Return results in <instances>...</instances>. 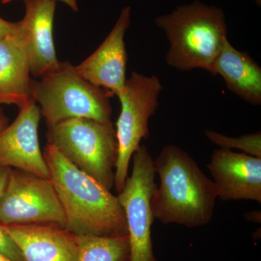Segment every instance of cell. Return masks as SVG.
I'll use <instances>...</instances> for the list:
<instances>
[{
	"label": "cell",
	"instance_id": "1",
	"mask_svg": "<svg viewBox=\"0 0 261 261\" xmlns=\"http://www.w3.org/2000/svg\"><path fill=\"white\" fill-rule=\"evenodd\" d=\"M43 154L64 211L65 229L76 236L128 234L124 211L111 190L81 171L50 144L47 143Z\"/></svg>",
	"mask_w": 261,
	"mask_h": 261
},
{
	"label": "cell",
	"instance_id": "2",
	"mask_svg": "<svg viewBox=\"0 0 261 261\" xmlns=\"http://www.w3.org/2000/svg\"><path fill=\"white\" fill-rule=\"evenodd\" d=\"M153 163L160 178L151 201L154 219L188 228L209 224L218 199L217 187L191 155L177 146L167 145Z\"/></svg>",
	"mask_w": 261,
	"mask_h": 261
},
{
	"label": "cell",
	"instance_id": "3",
	"mask_svg": "<svg viewBox=\"0 0 261 261\" xmlns=\"http://www.w3.org/2000/svg\"><path fill=\"white\" fill-rule=\"evenodd\" d=\"M154 22L169 42L166 63L181 71L197 68L210 71L227 38L224 11L199 1L178 6Z\"/></svg>",
	"mask_w": 261,
	"mask_h": 261
},
{
	"label": "cell",
	"instance_id": "4",
	"mask_svg": "<svg viewBox=\"0 0 261 261\" xmlns=\"http://www.w3.org/2000/svg\"><path fill=\"white\" fill-rule=\"evenodd\" d=\"M30 94L47 127L71 118L111 121V94L86 80L69 62H61L39 80H31Z\"/></svg>",
	"mask_w": 261,
	"mask_h": 261
},
{
	"label": "cell",
	"instance_id": "5",
	"mask_svg": "<svg viewBox=\"0 0 261 261\" xmlns=\"http://www.w3.org/2000/svg\"><path fill=\"white\" fill-rule=\"evenodd\" d=\"M47 128L48 144L81 171L112 190L118 154L112 121L71 118Z\"/></svg>",
	"mask_w": 261,
	"mask_h": 261
},
{
	"label": "cell",
	"instance_id": "6",
	"mask_svg": "<svg viewBox=\"0 0 261 261\" xmlns=\"http://www.w3.org/2000/svg\"><path fill=\"white\" fill-rule=\"evenodd\" d=\"M163 85L155 75L134 71L118 94L121 110L116 122L118 154L115 171L114 188L119 193L128 176L133 154L142 140L149 136V121L159 106Z\"/></svg>",
	"mask_w": 261,
	"mask_h": 261
},
{
	"label": "cell",
	"instance_id": "7",
	"mask_svg": "<svg viewBox=\"0 0 261 261\" xmlns=\"http://www.w3.org/2000/svg\"><path fill=\"white\" fill-rule=\"evenodd\" d=\"M153 161L147 147L141 145L132 157V173L117 196L126 217L129 261H158L151 237L154 220L151 201L157 187Z\"/></svg>",
	"mask_w": 261,
	"mask_h": 261
},
{
	"label": "cell",
	"instance_id": "8",
	"mask_svg": "<svg viewBox=\"0 0 261 261\" xmlns=\"http://www.w3.org/2000/svg\"><path fill=\"white\" fill-rule=\"evenodd\" d=\"M53 224L65 228L64 211L53 183L13 169L0 197V225Z\"/></svg>",
	"mask_w": 261,
	"mask_h": 261
},
{
	"label": "cell",
	"instance_id": "9",
	"mask_svg": "<svg viewBox=\"0 0 261 261\" xmlns=\"http://www.w3.org/2000/svg\"><path fill=\"white\" fill-rule=\"evenodd\" d=\"M23 18L16 22L14 37L27 54L31 75L41 79L59 66L53 37L56 1L23 0Z\"/></svg>",
	"mask_w": 261,
	"mask_h": 261
},
{
	"label": "cell",
	"instance_id": "10",
	"mask_svg": "<svg viewBox=\"0 0 261 261\" xmlns=\"http://www.w3.org/2000/svg\"><path fill=\"white\" fill-rule=\"evenodd\" d=\"M40 108L33 99L20 108L15 121L0 132V166L49 178L39 142Z\"/></svg>",
	"mask_w": 261,
	"mask_h": 261
},
{
	"label": "cell",
	"instance_id": "11",
	"mask_svg": "<svg viewBox=\"0 0 261 261\" xmlns=\"http://www.w3.org/2000/svg\"><path fill=\"white\" fill-rule=\"evenodd\" d=\"M130 7L121 10L116 23L95 51L75 66L77 72L90 83L118 96L126 82L128 60L125 35L130 24Z\"/></svg>",
	"mask_w": 261,
	"mask_h": 261
},
{
	"label": "cell",
	"instance_id": "12",
	"mask_svg": "<svg viewBox=\"0 0 261 261\" xmlns=\"http://www.w3.org/2000/svg\"><path fill=\"white\" fill-rule=\"evenodd\" d=\"M207 167L220 200L260 203L261 158L220 148L215 149Z\"/></svg>",
	"mask_w": 261,
	"mask_h": 261
},
{
	"label": "cell",
	"instance_id": "13",
	"mask_svg": "<svg viewBox=\"0 0 261 261\" xmlns=\"http://www.w3.org/2000/svg\"><path fill=\"white\" fill-rule=\"evenodd\" d=\"M18 245L24 261H77L78 237L53 224L3 226Z\"/></svg>",
	"mask_w": 261,
	"mask_h": 261
},
{
	"label": "cell",
	"instance_id": "14",
	"mask_svg": "<svg viewBox=\"0 0 261 261\" xmlns=\"http://www.w3.org/2000/svg\"><path fill=\"white\" fill-rule=\"evenodd\" d=\"M210 73L221 75L226 87L252 106L261 104V68L245 51L225 39L211 65Z\"/></svg>",
	"mask_w": 261,
	"mask_h": 261
},
{
	"label": "cell",
	"instance_id": "15",
	"mask_svg": "<svg viewBox=\"0 0 261 261\" xmlns=\"http://www.w3.org/2000/svg\"><path fill=\"white\" fill-rule=\"evenodd\" d=\"M28 58L14 36L0 39V105L25 107L32 100Z\"/></svg>",
	"mask_w": 261,
	"mask_h": 261
},
{
	"label": "cell",
	"instance_id": "16",
	"mask_svg": "<svg viewBox=\"0 0 261 261\" xmlns=\"http://www.w3.org/2000/svg\"><path fill=\"white\" fill-rule=\"evenodd\" d=\"M77 237L79 242L77 261H129L128 235Z\"/></svg>",
	"mask_w": 261,
	"mask_h": 261
},
{
	"label": "cell",
	"instance_id": "17",
	"mask_svg": "<svg viewBox=\"0 0 261 261\" xmlns=\"http://www.w3.org/2000/svg\"><path fill=\"white\" fill-rule=\"evenodd\" d=\"M207 138L220 148L238 149L243 151L244 153L261 158V133L247 134L240 137H231L222 135L213 130L205 132Z\"/></svg>",
	"mask_w": 261,
	"mask_h": 261
},
{
	"label": "cell",
	"instance_id": "18",
	"mask_svg": "<svg viewBox=\"0 0 261 261\" xmlns=\"http://www.w3.org/2000/svg\"><path fill=\"white\" fill-rule=\"evenodd\" d=\"M0 255L12 261H24L18 245L0 225Z\"/></svg>",
	"mask_w": 261,
	"mask_h": 261
},
{
	"label": "cell",
	"instance_id": "19",
	"mask_svg": "<svg viewBox=\"0 0 261 261\" xmlns=\"http://www.w3.org/2000/svg\"><path fill=\"white\" fill-rule=\"evenodd\" d=\"M16 30V23L7 21L0 18V39L9 36L14 35Z\"/></svg>",
	"mask_w": 261,
	"mask_h": 261
},
{
	"label": "cell",
	"instance_id": "20",
	"mask_svg": "<svg viewBox=\"0 0 261 261\" xmlns=\"http://www.w3.org/2000/svg\"><path fill=\"white\" fill-rule=\"evenodd\" d=\"M11 170L12 168L0 166V197L3 196L8 185Z\"/></svg>",
	"mask_w": 261,
	"mask_h": 261
},
{
	"label": "cell",
	"instance_id": "21",
	"mask_svg": "<svg viewBox=\"0 0 261 261\" xmlns=\"http://www.w3.org/2000/svg\"><path fill=\"white\" fill-rule=\"evenodd\" d=\"M13 1H15V0H0V3H3V4H8V3H11ZM55 1H61L62 3H65V5H68L70 9L73 10V11H79L77 0H55Z\"/></svg>",
	"mask_w": 261,
	"mask_h": 261
},
{
	"label": "cell",
	"instance_id": "22",
	"mask_svg": "<svg viewBox=\"0 0 261 261\" xmlns=\"http://www.w3.org/2000/svg\"><path fill=\"white\" fill-rule=\"evenodd\" d=\"M246 219L250 221H255L260 222V213L258 211H250L245 215Z\"/></svg>",
	"mask_w": 261,
	"mask_h": 261
},
{
	"label": "cell",
	"instance_id": "23",
	"mask_svg": "<svg viewBox=\"0 0 261 261\" xmlns=\"http://www.w3.org/2000/svg\"><path fill=\"white\" fill-rule=\"evenodd\" d=\"M8 123H9V120L8 117L3 112V109L0 108V132L4 129L5 127L8 126Z\"/></svg>",
	"mask_w": 261,
	"mask_h": 261
},
{
	"label": "cell",
	"instance_id": "24",
	"mask_svg": "<svg viewBox=\"0 0 261 261\" xmlns=\"http://www.w3.org/2000/svg\"><path fill=\"white\" fill-rule=\"evenodd\" d=\"M0 261H12V260H10V259L7 258V257L3 256V255H0Z\"/></svg>",
	"mask_w": 261,
	"mask_h": 261
},
{
	"label": "cell",
	"instance_id": "25",
	"mask_svg": "<svg viewBox=\"0 0 261 261\" xmlns=\"http://www.w3.org/2000/svg\"><path fill=\"white\" fill-rule=\"evenodd\" d=\"M255 3H257V5H260L261 4V0H255Z\"/></svg>",
	"mask_w": 261,
	"mask_h": 261
}]
</instances>
